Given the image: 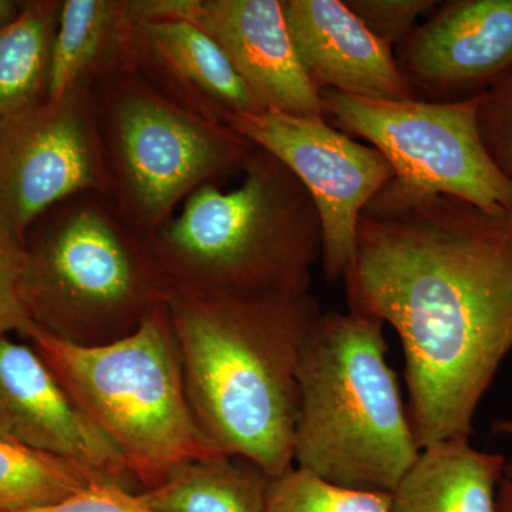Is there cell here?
I'll use <instances>...</instances> for the list:
<instances>
[{
    "instance_id": "cb8c5ba5",
    "label": "cell",
    "mask_w": 512,
    "mask_h": 512,
    "mask_svg": "<svg viewBox=\"0 0 512 512\" xmlns=\"http://www.w3.org/2000/svg\"><path fill=\"white\" fill-rule=\"evenodd\" d=\"M477 123L488 154L512 178V69L481 94Z\"/></svg>"
},
{
    "instance_id": "44dd1931",
    "label": "cell",
    "mask_w": 512,
    "mask_h": 512,
    "mask_svg": "<svg viewBox=\"0 0 512 512\" xmlns=\"http://www.w3.org/2000/svg\"><path fill=\"white\" fill-rule=\"evenodd\" d=\"M390 494L350 490L291 468L269 484L264 512H390Z\"/></svg>"
},
{
    "instance_id": "3957f363",
    "label": "cell",
    "mask_w": 512,
    "mask_h": 512,
    "mask_svg": "<svg viewBox=\"0 0 512 512\" xmlns=\"http://www.w3.org/2000/svg\"><path fill=\"white\" fill-rule=\"evenodd\" d=\"M241 177L231 191L204 185L147 238L173 295L309 292L322 258V222L311 195L259 147Z\"/></svg>"
},
{
    "instance_id": "83f0119b",
    "label": "cell",
    "mask_w": 512,
    "mask_h": 512,
    "mask_svg": "<svg viewBox=\"0 0 512 512\" xmlns=\"http://www.w3.org/2000/svg\"><path fill=\"white\" fill-rule=\"evenodd\" d=\"M495 434H505L512 437V420H498L493 424ZM504 477L512 480V456L510 460L505 461Z\"/></svg>"
},
{
    "instance_id": "ffe728a7",
    "label": "cell",
    "mask_w": 512,
    "mask_h": 512,
    "mask_svg": "<svg viewBox=\"0 0 512 512\" xmlns=\"http://www.w3.org/2000/svg\"><path fill=\"white\" fill-rule=\"evenodd\" d=\"M109 477L63 458L0 439V512L43 507Z\"/></svg>"
},
{
    "instance_id": "6da1fadb",
    "label": "cell",
    "mask_w": 512,
    "mask_h": 512,
    "mask_svg": "<svg viewBox=\"0 0 512 512\" xmlns=\"http://www.w3.org/2000/svg\"><path fill=\"white\" fill-rule=\"evenodd\" d=\"M349 309L396 330L421 450L470 440L478 404L512 352V212L393 178L357 222Z\"/></svg>"
},
{
    "instance_id": "9a60e30c",
    "label": "cell",
    "mask_w": 512,
    "mask_h": 512,
    "mask_svg": "<svg viewBox=\"0 0 512 512\" xmlns=\"http://www.w3.org/2000/svg\"><path fill=\"white\" fill-rule=\"evenodd\" d=\"M130 70L175 106L212 123L264 113L220 47L184 20H136Z\"/></svg>"
},
{
    "instance_id": "8992f818",
    "label": "cell",
    "mask_w": 512,
    "mask_h": 512,
    "mask_svg": "<svg viewBox=\"0 0 512 512\" xmlns=\"http://www.w3.org/2000/svg\"><path fill=\"white\" fill-rule=\"evenodd\" d=\"M33 348L126 458L141 491L174 467L218 453L192 416L167 303L133 335L76 346L33 323Z\"/></svg>"
},
{
    "instance_id": "7c38bea8",
    "label": "cell",
    "mask_w": 512,
    "mask_h": 512,
    "mask_svg": "<svg viewBox=\"0 0 512 512\" xmlns=\"http://www.w3.org/2000/svg\"><path fill=\"white\" fill-rule=\"evenodd\" d=\"M397 64L419 99L481 96L512 69V0H448L397 46Z\"/></svg>"
},
{
    "instance_id": "ba28073f",
    "label": "cell",
    "mask_w": 512,
    "mask_h": 512,
    "mask_svg": "<svg viewBox=\"0 0 512 512\" xmlns=\"http://www.w3.org/2000/svg\"><path fill=\"white\" fill-rule=\"evenodd\" d=\"M326 120L362 137L409 187L451 195L485 210L512 212V178L495 165L480 136L481 96L436 103L390 101L320 90Z\"/></svg>"
},
{
    "instance_id": "2e32d148",
    "label": "cell",
    "mask_w": 512,
    "mask_h": 512,
    "mask_svg": "<svg viewBox=\"0 0 512 512\" xmlns=\"http://www.w3.org/2000/svg\"><path fill=\"white\" fill-rule=\"evenodd\" d=\"M505 461L467 439L423 448L390 494V512H497Z\"/></svg>"
},
{
    "instance_id": "5b68a950",
    "label": "cell",
    "mask_w": 512,
    "mask_h": 512,
    "mask_svg": "<svg viewBox=\"0 0 512 512\" xmlns=\"http://www.w3.org/2000/svg\"><path fill=\"white\" fill-rule=\"evenodd\" d=\"M23 298L35 325L76 346L136 333L173 296L153 252L110 194L57 202L30 227Z\"/></svg>"
},
{
    "instance_id": "484cf974",
    "label": "cell",
    "mask_w": 512,
    "mask_h": 512,
    "mask_svg": "<svg viewBox=\"0 0 512 512\" xmlns=\"http://www.w3.org/2000/svg\"><path fill=\"white\" fill-rule=\"evenodd\" d=\"M25 2L18 0H0V29L6 28L22 12Z\"/></svg>"
},
{
    "instance_id": "7a4b0ae2",
    "label": "cell",
    "mask_w": 512,
    "mask_h": 512,
    "mask_svg": "<svg viewBox=\"0 0 512 512\" xmlns=\"http://www.w3.org/2000/svg\"><path fill=\"white\" fill-rule=\"evenodd\" d=\"M167 309L188 403L205 439L272 478L291 470L299 360L322 315L318 301L309 292L175 293Z\"/></svg>"
},
{
    "instance_id": "5bb4252c",
    "label": "cell",
    "mask_w": 512,
    "mask_h": 512,
    "mask_svg": "<svg viewBox=\"0 0 512 512\" xmlns=\"http://www.w3.org/2000/svg\"><path fill=\"white\" fill-rule=\"evenodd\" d=\"M282 9L296 55L316 89L370 100L417 99L393 47L343 0H282Z\"/></svg>"
},
{
    "instance_id": "30bf717a",
    "label": "cell",
    "mask_w": 512,
    "mask_h": 512,
    "mask_svg": "<svg viewBox=\"0 0 512 512\" xmlns=\"http://www.w3.org/2000/svg\"><path fill=\"white\" fill-rule=\"evenodd\" d=\"M225 126L278 158L301 181L322 222L323 271L330 282L343 279L355 254L360 215L396 177L389 160L326 119L264 111L229 116Z\"/></svg>"
},
{
    "instance_id": "52a82bcc",
    "label": "cell",
    "mask_w": 512,
    "mask_h": 512,
    "mask_svg": "<svg viewBox=\"0 0 512 512\" xmlns=\"http://www.w3.org/2000/svg\"><path fill=\"white\" fill-rule=\"evenodd\" d=\"M93 99L111 198L146 238L204 185L241 175L256 147L175 106L131 70L94 82Z\"/></svg>"
},
{
    "instance_id": "603a6c76",
    "label": "cell",
    "mask_w": 512,
    "mask_h": 512,
    "mask_svg": "<svg viewBox=\"0 0 512 512\" xmlns=\"http://www.w3.org/2000/svg\"><path fill=\"white\" fill-rule=\"evenodd\" d=\"M370 32L389 46H400L421 16L436 10V0H343Z\"/></svg>"
},
{
    "instance_id": "ac0fdd59",
    "label": "cell",
    "mask_w": 512,
    "mask_h": 512,
    "mask_svg": "<svg viewBox=\"0 0 512 512\" xmlns=\"http://www.w3.org/2000/svg\"><path fill=\"white\" fill-rule=\"evenodd\" d=\"M271 480L248 458L215 454L174 467L140 495L157 512H264Z\"/></svg>"
},
{
    "instance_id": "277c9868",
    "label": "cell",
    "mask_w": 512,
    "mask_h": 512,
    "mask_svg": "<svg viewBox=\"0 0 512 512\" xmlns=\"http://www.w3.org/2000/svg\"><path fill=\"white\" fill-rule=\"evenodd\" d=\"M383 320L319 316L299 360L293 467L338 487L392 494L420 456Z\"/></svg>"
},
{
    "instance_id": "d4e9b609",
    "label": "cell",
    "mask_w": 512,
    "mask_h": 512,
    "mask_svg": "<svg viewBox=\"0 0 512 512\" xmlns=\"http://www.w3.org/2000/svg\"><path fill=\"white\" fill-rule=\"evenodd\" d=\"M15 512H157L140 493L113 483H97L57 503Z\"/></svg>"
},
{
    "instance_id": "4316f807",
    "label": "cell",
    "mask_w": 512,
    "mask_h": 512,
    "mask_svg": "<svg viewBox=\"0 0 512 512\" xmlns=\"http://www.w3.org/2000/svg\"><path fill=\"white\" fill-rule=\"evenodd\" d=\"M497 512H512V480L503 478L497 490Z\"/></svg>"
},
{
    "instance_id": "e0dca14e",
    "label": "cell",
    "mask_w": 512,
    "mask_h": 512,
    "mask_svg": "<svg viewBox=\"0 0 512 512\" xmlns=\"http://www.w3.org/2000/svg\"><path fill=\"white\" fill-rule=\"evenodd\" d=\"M134 23L133 0H63L47 100L130 70Z\"/></svg>"
},
{
    "instance_id": "8fae6325",
    "label": "cell",
    "mask_w": 512,
    "mask_h": 512,
    "mask_svg": "<svg viewBox=\"0 0 512 512\" xmlns=\"http://www.w3.org/2000/svg\"><path fill=\"white\" fill-rule=\"evenodd\" d=\"M136 20H184L215 43L262 111L326 119L296 55L282 0H133Z\"/></svg>"
},
{
    "instance_id": "d6986e66",
    "label": "cell",
    "mask_w": 512,
    "mask_h": 512,
    "mask_svg": "<svg viewBox=\"0 0 512 512\" xmlns=\"http://www.w3.org/2000/svg\"><path fill=\"white\" fill-rule=\"evenodd\" d=\"M63 0H28L0 29V119L43 103Z\"/></svg>"
},
{
    "instance_id": "7402d4cb",
    "label": "cell",
    "mask_w": 512,
    "mask_h": 512,
    "mask_svg": "<svg viewBox=\"0 0 512 512\" xmlns=\"http://www.w3.org/2000/svg\"><path fill=\"white\" fill-rule=\"evenodd\" d=\"M28 251L25 242L0 227V336L18 332L26 336L32 328L28 306L23 298Z\"/></svg>"
},
{
    "instance_id": "9c48e42d",
    "label": "cell",
    "mask_w": 512,
    "mask_h": 512,
    "mask_svg": "<svg viewBox=\"0 0 512 512\" xmlns=\"http://www.w3.org/2000/svg\"><path fill=\"white\" fill-rule=\"evenodd\" d=\"M84 191L110 194L93 83L0 119V227L25 242L47 210Z\"/></svg>"
},
{
    "instance_id": "4fadbf2b",
    "label": "cell",
    "mask_w": 512,
    "mask_h": 512,
    "mask_svg": "<svg viewBox=\"0 0 512 512\" xmlns=\"http://www.w3.org/2000/svg\"><path fill=\"white\" fill-rule=\"evenodd\" d=\"M0 439L140 487L119 448L64 389L33 346L0 336Z\"/></svg>"
}]
</instances>
